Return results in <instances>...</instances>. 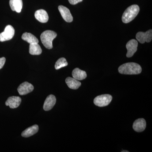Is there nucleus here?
<instances>
[{
	"instance_id": "nucleus-1",
	"label": "nucleus",
	"mask_w": 152,
	"mask_h": 152,
	"mask_svg": "<svg viewBox=\"0 0 152 152\" xmlns=\"http://www.w3.org/2000/svg\"><path fill=\"white\" fill-rule=\"evenodd\" d=\"M141 66L135 63H127L120 66L118 72L124 75H138L141 73Z\"/></svg>"
},
{
	"instance_id": "nucleus-2",
	"label": "nucleus",
	"mask_w": 152,
	"mask_h": 152,
	"mask_svg": "<svg viewBox=\"0 0 152 152\" xmlns=\"http://www.w3.org/2000/svg\"><path fill=\"white\" fill-rule=\"evenodd\" d=\"M140 12V7L137 5L130 6L123 14L122 20L124 23H128L132 21Z\"/></svg>"
},
{
	"instance_id": "nucleus-3",
	"label": "nucleus",
	"mask_w": 152,
	"mask_h": 152,
	"mask_svg": "<svg viewBox=\"0 0 152 152\" xmlns=\"http://www.w3.org/2000/svg\"><path fill=\"white\" fill-rule=\"evenodd\" d=\"M57 36L56 33L50 30H47L42 33L40 38L44 46L48 49L53 48V41Z\"/></svg>"
},
{
	"instance_id": "nucleus-4",
	"label": "nucleus",
	"mask_w": 152,
	"mask_h": 152,
	"mask_svg": "<svg viewBox=\"0 0 152 152\" xmlns=\"http://www.w3.org/2000/svg\"><path fill=\"white\" fill-rule=\"evenodd\" d=\"M113 99L110 94H103L96 97L94 99V103L96 106L99 107H105L108 105Z\"/></svg>"
},
{
	"instance_id": "nucleus-5",
	"label": "nucleus",
	"mask_w": 152,
	"mask_h": 152,
	"mask_svg": "<svg viewBox=\"0 0 152 152\" xmlns=\"http://www.w3.org/2000/svg\"><path fill=\"white\" fill-rule=\"evenodd\" d=\"M15 33L14 28L11 25H8L4 31L0 34V42L10 40L13 37Z\"/></svg>"
},
{
	"instance_id": "nucleus-6",
	"label": "nucleus",
	"mask_w": 152,
	"mask_h": 152,
	"mask_svg": "<svg viewBox=\"0 0 152 152\" xmlns=\"http://www.w3.org/2000/svg\"><path fill=\"white\" fill-rule=\"evenodd\" d=\"M136 39L140 43H145V42H150L152 39V30H148L146 32H139L136 34Z\"/></svg>"
},
{
	"instance_id": "nucleus-7",
	"label": "nucleus",
	"mask_w": 152,
	"mask_h": 152,
	"mask_svg": "<svg viewBox=\"0 0 152 152\" xmlns=\"http://www.w3.org/2000/svg\"><path fill=\"white\" fill-rule=\"evenodd\" d=\"M138 42L136 40H131L128 42L126 45V48L127 50V53L126 54V57L128 58H131L132 57L135 53L137 50Z\"/></svg>"
},
{
	"instance_id": "nucleus-8",
	"label": "nucleus",
	"mask_w": 152,
	"mask_h": 152,
	"mask_svg": "<svg viewBox=\"0 0 152 152\" xmlns=\"http://www.w3.org/2000/svg\"><path fill=\"white\" fill-rule=\"evenodd\" d=\"M34 89V87L31 84L25 82L20 85L18 91L20 95H25L31 92Z\"/></svg>"
},
{
	"instance_id": "nucleus-9",
	"label": "nucleus",
	"mask_w": 152,
	"mask_h": 152,
	"mask_svg": "<svg viewBox=\"0 0 152 152\" xmlns=\"http://www.w3.org/2000/svg\"><path fill=\"white\" fill-rule=\"evenodd\" d=\"M58 9L61 15L65 21L68 23H71L73 21V18L69 9L62 5L59 6Z\"/></svg>"
},
{
	"instance_id": "nucleus-10",
	"label": "nucleus",
	"mask_w": 152,
	"mask_h": 152,
	"mask_svg": "<svg viewBox=\"0 0 152 152\" xmlns=\"http://www.w3.org/2000/svg\"><path fill=\"white\" fill-rule=\"evenodd\" d=\"M21 99L18 96H11L6 102V105L9 106L11 109L18 107L21 102Z\"/></svg>"
},
{
	"instance_id": "nucleus-11",
	"label": "nucleus",
	"mask_w": 152,
	"mask_h": 152,
	"mask_svg": "<svg viewBox=\"0 0 152 152\" xmlns=\"http://www.w3.org/2000/svg\"><path fill=\"white\" fill-rule=\"evenodd\" d=\"M56 102V99L54 95H50L47 97L44 102L43 109L45 111H49L51 110Z\"/></svg>"
},
{
	"instance_id": "nucleus-12",
	"label": "nucleus",
	"mask_w": 152,
	"mask_h": 152,
	"mask_svg": "<svg viewBox=\"0 0 152 152\" xmlns=\"http://www.w3.org/2000/svg\"><path fill=\"white\" fill-rule=\"evenodd\" d=\"M146 127V122L143 118H140L135 121L133 124V128L134 130L138 132H141L145 130Z\"/></svg>"
},
{
	"instance_id": "nucleus-13",
	"label": "nucleus",
	"mask_w": 152,
	"mask_h": 152,
	"mask_svg": "<svg viewBox=\"0 0 152 152\" xmlns=\"http://www.w3.org/2000/svg\"><path fill=\"white\" fill-rule=\"evenodd\" d=\"M34 15L36 19L41 23H45L48 21V15L45 10H38L35 13Z\"/></svg>"
},
{
	"instance_id": "nucleus-14",
	"label": "nucleus",
	"mask_w": 152,
	"mask_h": 152,
	"mask_svg": "<svg viewBox=\"0 0 152 152\" xmlns=\"http://www.w3.org/2000/svg\"><path fill=\"white\" fill-rule=\"evenodd\" d=\"M10 5L12 10L20 13L23 8L22 0H10Z\"/></svg>"
},
{
	"instance_id": "nucleus-15",
	"label": "nucleus",
	"mask_w": 152,
	"mask_h": 152,
	"mask_svg": "<svg viewBox=\"0 0 152 152\" xmlns=\"http://www.w3.org/2000/svg\"><path fill=\"white\" fill-rule=\"evenodd\" d=\"M73 77L77 80H82L87 77L86 72L84 71L81 70L79 68L74 69L72 72Z\"/></svg>"
},
{
	"instance_id": "nucleus-16",
	"label": "nucleus",
	"mask_w": 152,
	"mask_h": 152,
	"mask_svg": "<svg viewBox=\"0 0 152 152\" xmlns=\"http://www.w3.org/2000/svg\"><path fill=\"white\" fill-rule=\"evenodd\" d=\"M66 83L69 88L73 90L77 89L81 85L80 82L71 77H68L66 79Z\"/></svg>"
},
{
	"instance_id": "nucleus-17",
	"label": "nucleus",
	"mask_w": 152,
	"mask_h": 152,
	"mask_svg": "<svg viewBox=\"0 0 152 152\" xmlns=\"http://www.w3.org/2000/svg\"><path fill=\"white\" fill-rule=\"evenodd\" d=\"M39 131V126L37 125H34L27 128L22 133V137H28L35 134Z\"/></svg>"
},
{
	"instance_id": "nucleus-18",
	"label": "nucleus",
	"mask_w": 152,
	"mask_h": 152,
	"mask_svg": "<svg viewBox=\"0 0 152 152\" xmlns=\"http://www.w3.org/2000/svg\"><path fill=\"white\" fill-rule=\"evenodd\" d=\"M22 39L30 44H38L39 42L35 36L29 33H24L22 36Z\"/></svg>"
},
{
	"instance_id": "nucleus-19",
	"label": "nucleus",
	"mask_w": 152,
	"mask_h": 152,
	"mask_svg": "<svg viewBox=\"0 0 152 152\" xmlns=\"http://www.w3.org/2000/svg\"><path fill=\"white\" fill-rule=\"evenodd\" d=\"M29 53L32 55H39L42 53V50L38 44H30Z\"/></svg>"
},
{
	"instance_id": "nucleus-20",
	"label": "nucleus",
	"mask_w": 152,
	"mask_h": 152,
	"mask_svg": "<svg viewBox=\"0 0 152 152\" xmlns=\"http://www.w3.org/2000/svg\"><path fill=\"white\" fill-rule=\"evenodd\" d=\"M67 65L68 63L66 59L64 58H61L57 61L55 67L56 69L58 70Z\"/></svg>"
},
{
	"instance_id": "nucleus-21",
	"label": "nucleus",
	"mask_w": 152,
	"mask_h": 152,
	"mask_svg": "<svg viewBox=\"0 0 152 152\" xmlns=\"http://www.w3.org/2000/svg\"><path fill=\"white\" fill-rule=\"evenodd\" d=\"M6 62V58L4 57L0 58V69L4 66Z\"/></svg>"
},
{
	"instance_id": "nucleus-22",
	"label": "nucleus",
	"mask_w": 152,
	"mask_h": 152,
	"mask_svg": "<svg viewBox=\"0 0 152 152\" xmlns=\"http://www.w3.org/2000/svg\"><path fill=\"white\" fill-rule=\"evenodd\" d=\"M71 4L75 5L78 3L83 1V0H68Z\"/></svg>"
},
{
	"instance_id": "nucleus-23",
	"label": "nucleus",
	"mask_w": 152,
	"mask_h": 152,
	"mask_svg": "<svg viewBox=\"0 0 152 152\" xmlns=\"http://www.w3.org/2000/svg\"><path fill=\"white\" fill-rule=\"evenodd\" d=\"M121 152H129V151H121Z\"/></svg>"
}]
</instances>
